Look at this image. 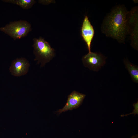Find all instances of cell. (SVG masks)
Listing matches in <instances>:
<instances>
[{"label": "cell", "mask_w": 138, "mask_h": 138, "mask_svg": "<svg viewBox=\"0 0 138 138\" xmlns=\"http://www.w3.org/2000/svg\"><path fill=\"white\" fill-rule=\"evenodd\" d=\"M128 12L123 5L113 7L103 20L101 28L102 33L119 43H124L128 35L126 17Z\"/></svg>", "instance_id": "1"}, {"label": "cell", "mask_w": 138, "mask_h": 138, "mask_svg": "<svg viewBox=\"0 0 138 138\" xmlns=\"http://www.w3.org/2000/svg\"><path fill=\"white\" fill-rule=\"evenodd\" d=\"M33 41L34 60L37 61V64L41 63V67H44L55 57V50L41 37L38 38H33Z\"/></svg>", "instance_id": "2"}, {"label": "cell", "mask_w": 138, "mask_h": 138, "mask_svg": "<svg viewBox=\"0 0 138 138\" xmlns=\"http://www.w3.org/2000/svg\"><path fill=\"white\" fill-rule=\"evenodd\" d=\"M32 30L31 24L27 21L20 20L10 22L0 28V30L14 40L26 36Z\"/></svg>", "instance_id": "3"}, {"label": "cell", "mask_w": 138, "mask_h": 138, "mask_svg": "<svg viewBox=\"0 0 138 138\" xmlns=\"http://www.w3.org/2000/svg\"><path fill=\"white\" fill-rule=\"evenodd\" d=\"M127 34L130 35L131 45L138 50V7L132 8L129 11L126 17Z\"/></svg>", "instance_id": "4"}, {"label": "cell", "mask_w": 138, "mask_h": 138, "mask_svg": "<svg viewBox=\"0 0 138 138\" xmlns=\"http://www.w3.org/2000/svg\"><path fill=\"white\" fill-rule=\"evenodd\" d=\"M85 95L74 91L68 96L67 102L64 107L60 109L57 113L60 114L63 112L68 110H72L73 109L78 107L82 103L85 96Z\"/></svg>", "instance_id": "5"}, {"label": "cell", "mask_w": 138, "mask_h": 138, "mask_svg": "<svg viewBox=\"0 0 138 138\" xmlns=\"http://www.w3.org/2000/svg\"><path fill=\"white\" fill-rule=\"evenodd\" d=\"M30 66L28 61L25 58H17L13 61L9 70L12 75L20 76L27 73Z\"/></svg>", "instance_id": "6"}, {"label": "cell", "mask_w": 138, "mask_h": 138, "mask_svg": "<svg viewBox=\"0 0 138 138\" xmlns=\"http://www.w3.org/2000/svg\"><path fill=\"white\" fill-rule=\"evenodd\" d=\"M82 60L85 66L93 70L102 66L104 62L103 57L102 55L91 52L84 56Z\"/></svg>", "instance_id": "7"}, {"label": "cell", "mask_w": 138, "mask_h": 138, "mask_svg": "<svg viewBox=\"0 0 138 138\" xmlns=\"http://www.w3.org/2000/svg\"><path fill=\"white\" fill-rule=\"evenodd\" d=\"M81 32L82 38L87 45L89 52H91V44L94 34V30L88 17L86 16L83 21Z\"/></svg>", "instance_id": "8"}, {"label": "cell", "mask_w": 138, "mask_h": 138, "mask_svg": "<svg viewBox=\"0 0 138 138\" xmlns=\"http://www.w3.org/2000/svg\"><path fill=\"white\" fill-rule=\"evenodd\" d=\"M3 1L5 2L17 5L24 9L31 8L36 2L34 0H4Z\"/></svg>", "instance_id": "9"}, {"label": "cell", "mask_w": 138, "mask_h": 138, "mask_svg": "<svg viewBox=\"0 0 138 138\" xmlns=\"http://www.w3.org/2000/svg\"><path fill=\"white\" fill-rule=\"evenodd\" d=\"M125 66L129 71L133 80L135 82H138V68L135 65L132 64L128 60L124 61Z\"/></svg>", "instance_id": "10"}, {"label": "cell", "mask_w": 138, "mask_h": 138, "mask_svg": "<svg viewBox=\"0 0 138 138\" xmlns=\"http://www.w3.org/2000/svg\"><path fill=\"white\" fill-rule=\"evenodd\" d=\"M131 138H138L137 135H136L135 136H132Z\"/></svg>", "instance_id": "11"}]
</instances>
